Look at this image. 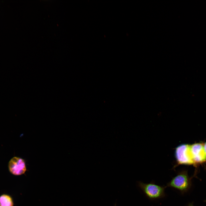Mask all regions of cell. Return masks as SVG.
I'll use <instances>...</instances> for the list:
<instances>
[{"mask_svg": "<svg viewBox=\"0 0 206 206\" xmlns=\"http://www.w3.org/2000/svg\"><path fill=\"white\" fill-rule=\"evenodd\" d=\"M191 152L195 164L201 163L206 160L203 144L197 143L191 145Z\"/></svg>", "mask_w": 206, "mask_h": 206, "instance_id": "5b68a950", "label": "cell"}, {"mask_svg": "<svg viewBox=\"0 0 206 206\" xmlns=\"http://www.w3.org/2000/svg\"><path fill=\"white\" fill-rule=\"evenodd\" d=\"M187 206H194L193 204L190 203Z\"/></svg>", "mask_w": 206, "mask_h": 206, "instance_id": "ba28073f", "label": "cell"}, {"mask_svg": "<svg viewBox=\"0 0 206 206\" xmlns=\"http://www.w3.org/2000/svg\"><path fill=\"white\" fill-rule=\"evenodd\" d=\"M175 156L178 165L194 164L191 148V145L183 144L177 147Z\"/></svg>", "mask_w": 206, "mask_h": 206, "instance_id": "3957f363", "label": "cell"}, {"mask_svg": "<svg viewBox=\"0 0 206 206\" xmlns=\"http://www.w3.org/2000/svg\"><path fill=\"white\" fill-rule=\"evenodd\" d=\"M204 148L206 155V142L203 144Z\"/></svg>", "mask_w": 206, "mask_h": 206, "instance_id": "52a82bcc", "label": "cell"}, {"mask_svg": "<svg viewBox=\"0 0 206 206\" xmlns=\"http://www.w3.org/2000/svg\"><path fill=\"white\" fill-rule=\"evenodd\" d=\"M138 185L146 196L150 200H155L164 198L165 196L166 186L159 185L151 182L144 183L139 181Z\"/></svg>", "mask_w": 206, "mask_h": 206, "instance_id": "7a4b0ae2", "label": "cell"}, {"mask_svg": "<svg viewBox=\"0 0 206 206\" xmlns=\"http://www.w3.org/2000/svg\"><path fill=\"white\" fill-rule=\"evenodd\" d=\"M114 206H116V203L115 204Z\"/></svg>", "mask_w": 206, "mask_h": 206, "instance_id": "9c48e42d", "label": "cell"}, {"mask_svg": "<svg viewBox=\"0 0 206 206\" xmlns=\"http://www.w3.org/2000/svg\"><path fill=\"white\" fill-rule=\"evenodd\" d=\"M191 186V179L188 176L187 172L183 170L173 178L166 187L176 189L183 194L189 190Z\"/></svg>", "mask_w": 206, "mask_h": 206, "instance_id": "6da1fadb", "label": "cell"}, {"mask_svg": "<svg viewBox=\"0 0 206 206\" xmlns=\"http://www.w3.org/2000/svg\"><path fill=\"white\" fill-rule=\"evenodd\" d=\"M206 203V200L205 201Z\"/></svg>", "mask_w": 206, "mask_h": 206, "instance_id": "30bf717a", "label": "cell"}, {"mask_svg": "<svg viewBox=\"0 0 206 206\" xmlns=\"http://www.w3.org/2000/svg\"><path fill=\"white\" fill-rule=\"evenodd\" d=\"M13 199L11 196L7 194L0 196V206H13Z\"/></svg>", "mask_w": 206, "mask_h": 206, "instance_id": "8992f818", "label": "cell"}, {"mask_svg": "<svg viewBox=\"0 0 206 206\" xmlns=\"http://www.w3.org/2000/svg\"><path fill=\"white\" fill-rule=\"evenodd\" d=\"M8 167L9 172L15 175L23 174L26 171L24 160L18 157H14L11 159L9 163Z\"/></svg>", "mask_w": 206, "mask_h": 206, "instance_id": "277c9868", "label": "cell"}]
</instances>
